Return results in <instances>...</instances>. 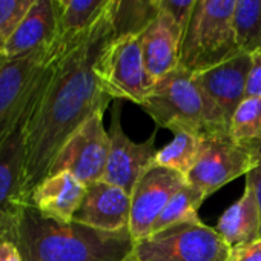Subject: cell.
I'll use <instances>...</instances> for the list:
<instances>
[{
  "mask_svg": "<svg viewBox=\"0 0 261 261\" xmlns=\"http://www.w3.org/2000/svg\"><path fill=\"white\" fill-rule=\"evenodd\" d=\"M112 36L111 14L80 39L63 42L48 85L25 123L23 189L28 201L66 140L91 115L109 106L112 98L100 85L95 62Z\"/></svg>",
  "mask_w": 261,
  "mask_h": 261,
  "instance_id": "obj_1",
  "label": "cell"
},
{
  "mask_svg": "<svg viewBox=\"0 0 261 261\" xmlns=\"http://www.w3.org/2000/svg\"><path fill=\"white\" fill-rule=\"evenodd\" d=\"M23 261H130L136 240L129 229L105 232L77 221L43 217L28 203L13 230Z\"/></svg>",
  "mask_w": 261,
  "mask_h": 261,
  "instance_id": "obj_2",
  "label": "cell"
},
{
  "mask_svg": "<svg viewBox=\"0 0 261 261\" xmlns=\"http://www.w3.org/2000/svg\"><path fill=\"white\" fill-rule=\"evenodd\" d=\"M142 108L159 129L165 127L174 134L191 130L209 136L218 130H229L230 121L224 112L204 94L194 74L181 65L155 82Z\"/></svg>",
  "mask_w": 261,
  "mask_h": 261,
  "instance_id": "obj_3",
  "label": "cell"
},
{
  "mask_svg": "<svg viewBox=\"0 0 261 261\" xmlns=\"http://www.w3.org/2000/svg\"><path fill=\"white\" fill-rule=\"evenodd\" d=\"M62 49L63 40L53 49L0 57V142L30 118Z\"/></svg>",
  "mask_w": 261,
  "mask_h": 261,
  "instance_id": "obj_4",
  "label": "cell"
},
{
  "mask_svg": "<svg viewBox=\"0 0 261 261\" xmlns=\"http://www.w3.org/2000/svg\"><path fill=\"white\" fill-rule=\"evenodd\" d=\"M238 0H197L185 30L180 65L198 72L240 54L235 36Z\"/></svg>",
  "mask_w": 261,
  "mask_h": 261,
  "instance_id": "obj_5",
  "label": "cell"
},
{
  "mask_svg": "<svg viewBox=\"0 0 261 261\" xmlns=\"http://www.w3.org/2000/svg\"><path fill=\"white\" fill-rule=\"evenodd\" d=\"M95 72L112 100H127L139 106L155 85L145 66L140 36L136 34L112 36L97 57Z\"/></svg>",
  "mask_w": 261,
  "mask_h": 261,
  "instance_id": "obj_6",
  "label": "cell"
},
{
  "mask_svg": "<svg viewBox=\"0 0 261 261\" xmlns=\"http://www.w3.org/2000/svg\"><path fill=\"white\" fill-rule=\"evenodd\" d=\"M230 246L215 227L185 223L137 240L133 261H227Z\"/></svg>",
  "mask_w": 261,
  "mask_h": 261,
  "instance_id": "obj_7",
  "label": "cell"
},
{
  "mask_svg": "<svg viewBox=\"0 0 261 261\" xmlns=\"http://www.w3.org/2000/svg\"><path fill=\"white\" fill-rule=\"evenodd\" d=\"M255 166L256 157L247 143L235 142L229 130H218L204 136L201 154L186 181L207 198L235 178L246 177Z\"/></svg>",
  "mask_w": 261,
  "mask_h": 261,
  "instance_id": "obj_8",
  "label": "cell"
},
{
  "mask_svg": "<svg viewBox=\"0 0 261 261\" xmlns=\"http://www.w3.org/2000/svg\"><path fill=\"white\" fill-rule=\"evenodd\" d=\"M103 114L91 115L66 140L49 174L69 172L85 186L101 180L109 154V133L103 126Z\"/></svg>",
  "mask_w": 261,
  "mask_h": 261,
  "instance_id": "obj_9",
  "label": "cell"
},
{
  "mask_svg": "<svg viewBox=\"0 0 261 261\" xmlns=\"http://www.w3.org/2000/svg\"><path fill=\"white\" fill-rule=\"evenodd\" d=\"M157 130L151 134L145 142L130 140L121 127L120 118V103L117 101L112 108L111 115V129L109 133V154L106 168L101 180L124 189L129 195L133 192L139 178L152 166L155 154V137Z\"/></svg>",
  "mask_w": 261,
  "mask_h": 261,
  "instance_id": "obj_10",
  "label": "cell"
},
{
  "mask_svg": "<svg viewBox=\"0 0 261 261\" xmlns=\"http://www.w3.org/2000/svg\"><path fill=\"white\" fill-rule=\"evenodd\" d=\"M186 183L183 174L155 165L139 178L130 192L129 217V232L136 241L149 237L152 226L169 200Z\"/></svg>",
  "mask_w": 261,
  "mask_h": 261,
  "instance_id": "obj_11",
  "label": "cell"
},
{
  "mask_svg": "<svg viewBox=\"0 0 261 261\" xmlns=\"http://www.w3.org/2000/svg\"><path fill=\"white\" fill-rule=\"evenodd\" d=\"M25 123L0 142V238H11L30 203L23 189Z\"/></svg>",
  "mask_w": 261,
  "mask_h": 261,
  "instance_id": "obj_12",
  "label": "cell"
},
{
  "mask_svg": "<svg viewBox=\"0 0 261 261\" xmlns=\"http://www.w3.org/2000/svg\"><path fill=\"white\" fill-rule=\"evenodd\" d=\"M62 17L63 8L56 0H37L7 39L2 56L14 59L56 48L62 43Z\"/></svg>",
  "mask_w": 261,
  "mask_h": 261,
  "instance_id": "obj_13",
  "label": "cell"
},
{
  "mask_svg": "<svg viewBox=\"0 0 261 261\" xmlns=\"http://www.w3.org/2000/svg\"><path fill=\"white\" fill-rule=\"evenodd\" d=\"M249 68V53H240L215 66L194 72L198 86L224 112L229 121L235 109L246 98Z\"/></svg>",
  "mask_w": 261,
  "mask_h": 261,
  "instance_id": "obj_14",
  "label": "cell"
},
{
  "mask_svg": "<svg viewBox=\"0 0 261 261\" xmlns=\"http://www.w3.org/2000/svg\"><path fill=\"white\" fill-rule=\"evenodd\" d=\"M139 36L145 66L154 82L180 66L185 31L171 16L160 13Z\"/></svg>",
  "mask_w": 261,
  "mask_h": 261,
  "instance_id": "obj_15",
  "label": "cell"
},
{
  "mask_svg": "<svg viewBox=\"0 0 261 261\" xmlns=\"http://www.w3.org/2000/svg\"><path fill=\"white\" fill-rule=\"evenodd\" d=\"M129 217L130 195L124 189L100 180L88 186L74 221L105 232H118L129 229Z\"/></svg>",
  "mask_w": 261,
  "mask_h": 261,
  "instance_id": "obj_16",
  "label": "cell"
},
{
  "mask_svg": "<svg viewBox=\"0 0 261 261\" xmlns=\"http://www.w3.org/2000/svg\"><path fill=\"white\" fill-rule=\"evenodd\" d=\"M88 186L69 172H56L45 177L33 191L30 203L46 218L71 223L75 218Z\"/></svg>",
  "mask_w": 261,
  "mask_h": 261,
  "instance_id": "obj_17",
  "label": "cell"
},
{
  "mask_svg": "<svg viewBox=\"0 0 261 261\" xmlns=\"http://www.w3.org/2000/svg\"><path fill=\"white\" fill-rule=\"evenodd\" d=\"M215 230L230 247L259 240L261 212L253 186L249 181H246L240 200L227 207L220 217Z\"/></svg>",
  "mask_w": 261,
  "mask_h": 261,
  "instance_id": "obj_18",
  "label": "cell"
},
{
  "mask_svg": "<svg viewBox=\"0 0 261 261\" xmlns=\"http://www.w3.org/2000/svg\"><path fill=\"white\" fill-rule=\"evenodd\" d=\"M115 0H69L62 17V40L72 42L114 13Z\"/></svg>",
  "mask_w": 261,
  "mask_h": 261,
  "instance_id": "obj_19",
  "label": "cell"
},
{
  "mask_svg": "<svg viewBox=\"0 0 261 261\" xmlns=\"http://www.w3.org/2000/svg\"><path fill=\"white\" fill-rule=\"evenodd\" d=\"M203 143L204 136L191 133V130H178L166 146L157 151L152 165L174 169L186 177L197 163Z\"/></svg>",
  "mask_w": 261,
  "mask_h": 261,
  "instance_id": "obj_20",
  "label": "cell"
},
{
  "mask_svg": "<svg viewBox=\"0 0 261 261\" xmlns=\"http://www.w3.org/2000/svg\"><path fill=\"white\" fill-rule=\"evenodd\" d=\"M204 200H206V195L201 191L186 183L169 200V203L166 204V207L157 218L155 224L152 226L149 235L160 233L166 229H171L174 226L185 224V223H195V224L203 223L197 211Z\"/></svg>",
  "mask_w": 261,
  "mask_h": 261,
  "instance_id": "obj_21",
  "label": "cell"
},
{
  "mask_svg": "<svg viewBox=\"0 0 261 261\" xmlns=\"http://www.w3.org/2000/svg\"><path fill=\"white\" fill-rule=\"evenodd\" d=\"M162 0H115L112 13L114 37L139 36L159 14Z\"/></svg>",
  "mask_w": 261,
  "mask_h": 261,
  "instance_id": "obj_22",
  "label": "cell"
},
{
  "mask_svg": "<svg viewBox=\"0 0 261 261\" xmlns=\"http://www.w3.org/2000/svg\"><path fill=\"white\" fill-rule=\"evenodd\" d=\"M235 36L241 53H250L261 46V0H238Z\"/></svg>",
  "mask_w": 261,
  "mask_h": 261,
  "instance_id": "obj_23",
  "label": "cell"
},
{
  "mask_svg": "<svg viewBox=\"0 0 261 261\" xmlns=\"http://www.w3.org/2000/svg\"><path fill=\"white\" fill-rule=\"evenodd\" d=\"M229 134L238 143H261V97H246L235 109Z\"/></svg>",
  "mask_w": 261,
  "mask_h": 261,
  "instance_id": "obj_24",
  "label": "cell"
},
{
  "mask_svg": "<svg viewBox=\"0 0 261 261\" xmlns=\"http://www.w3.org/2000/svg\"><path fill=\"white\" fill-rule=\"evenodd\" d=\"M37 0H0V39L7 42Z\"/></svg>",
  "mask_w": 261,
  "mask_h": 261,
  "instance_id": "obj_25",
  "label": "cell"
},
{
  "mask_svg": "<svg viewBox=\"0 0 261 261\" xmlns=\"http://www.w3.org/2000/svg\"><path fill=\"white\" fill-rule=\"evenodd\" d=\"M197 0H162L160 13L171 16L181 28L186 30Z\"/></svg>",
  "mask_w": 261,
  "mask_h": 261,
  "instance_id": "obj_26",
  "label": "cell"
},
{
  "mask_svg": "<svg viewBox=\"0 0 261 261\" xmlns=\"http://www.w3.org/2000/svg\"><path fill=\"white\" fill-rule=\"evenodd\" d=\"M250 68L246 85V97H261V46L249 53Z\"/></svg>",
  "mask_w": 261,
  "mask_h": 261,
  "instance_id": "obj_27",
  "label": "cell"
},
{
  "mask_svg": "<svg viewBox=\"0 0 261 261\" xmlns=\"http://www.w3.org/2000/svg\"><path fill=\"white\" fill-rule=\"evenodd\" d=\"M227 261H261V238L230 247Z\"/></svg>",
  "mask_w": 261,
  "mask_h": 261,
  "instance_id": "obj_28",
  "label": "cell"
},
{
  "mask_svg": "<svg viewBox=\"0 0 261 261\" xmlns=\"http://www.w3.org/2000/svg\"><path fill=\"white\" fill-rule=\"evenodd\" d=\"M247 145L250 146V149L253 151V154L256 157V166H255V169H252L246 175V181H249L253 186L256 201H258V206H259V212H261V143L250 142ZM259 238H261V230H259Z\"/></svg>",
  "mask_w": 261,
  "mask_h": 261,
  "instance_id": "obj_29",
  "label": "cell"
},
{
  "mask_svg": "<svg viewBox=\"0 0 261 261\" xmlns=\"http://www.w3.org/2000/svg\"><path fill=\"white\" fill-rule=\"evenodd\" d=\"M0 261H23V256L11 238H0Z\"/></svg>",
  "mask_w": 261,
  "mask_h": 261,
  "instance_id": "obj_30",
  "label": "cell"
},
{
  "mask_svg": "<svg viewBox=\"0 0 261 261\" xmlns=\"http://www.w3.org/2000/svg\"><path fill=\"white\" fill-rule=\"evenodd\" d=\"M56 2L63 8V11H65V8H66V5L69 4V0H56Z\"/></svg>",
  "mask_w": 261,
  "mask_h": 261,
  "instance_id": "obj_31",
  "label": "cell"
},
{
  "mask_svg": "<svg viewBox=\"0 0 261 261\" xmlns=\"http://www.w3.org/2000/svg\"><path fill=\"white\" fill-rule=\"evenodd\" d=\"M4 45H5V42L0 39V57H2V49H4Z\"/></svg>",
  "mask_w": 261,
  "mask_h": 261,
  "instance_id": "obj_32",
  "label": "cell"
},
{
  "mask_svg": "<svg viewBox=\"0 0 261 261\" xmlns=\"http://www.w3.org/2000/svg\"><path fill=\"white\" fill-rule=\"evenodd\" d=\"M130 261H133V259H130Z\"/></svg>",
  "mask_w": 261,
  "mask_h": 261,
  "instance_id": "obj_33",
  "label": "cell"
}]
</instances>
